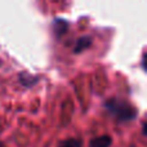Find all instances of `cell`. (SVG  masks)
Wrapping results in <instances>:
<instances>
[{"label":"cell","instance_id":"cell-1","mask_svg":"<svg viewBox=\"0 0 147 147\" xmlns=\"http://www.w3.org/2000/svg\"><path fill=\"white\" fill-rule=\"evenodd\" d=\"M106 111L116 120L117 123H127L132 121L137 117L138 111L129 103L128 101L121 98H110L105 102Z\"/></svg>","mask_w":147,"mask_h":147},{"label":"cell","instance_id":"cell-2","mask_svg":"<svg viewBox=\"0 0 147 147\" xmlns=\"http://www.w3.org/2000/svg\"><path fill=\"white\" fill-rule=\"evenodd\" d=\"M92 45V38L90 36H80L75 43V48H74V53L79 54L81 52H84L85 49H88Z\"/></svg>","mask_w":147,"mask_h":147},{"label":"cell","instance_id":"cell-3","mask_svg":"<svg viewBox=\"0 0 147 147\" xmlns=\"http://www.w3.org/2000/svg\"><path fill=\"white\" fill-rule=\"evenodd\" d=\"M67 27H69V23H67L65 20L57 18V20L53 21V32H54V35H56L57 39H59L65 32H66Z\"/></svg>","mask_w":147,"mask_h":147},{"label":"cell","instance_id":"cell-4","mask_svg":"<svg viewBox=\"0 0 147 147\" xmlns=\"http://www.w3.org/2000/svg\"><path fill=\"white\" fill-rule=\"evenodd\" d=\"M112 143V138L110 136H99L89 142V147H110Z\"/></svg>","mask_w":147,"mask_h":147},{"label":"cell","instance_id":"cell-5","mask_svg":"<svg viewBox=\"0 0 147 147\" xmlns=\"http://www.w3.org/2000/svg\"><path fill=\"white\" fill-rule=\"evenodd\" d=\"M18 76H20L18 78L20 79V83L23 86H26V88H31V86H34L39 81V76H32L27 72H20Z\"/></svg>","mask_w":147,"mask_h":147},{"label":"cell","instance_id":"cell-6","mask_svg":"<svg viewBox=\"0 0 147 147\" xmlns=\"http://www.w3.org/2000/svg\"><path fill=\"white\" fill-rule=\"evenodd\" d=\"M59 147H81V142L76 138H69L59 143Z\"/></svg>","mask_w":147,"mask_h":147},{"label":"cell","instance_id":"cell-7","mask_svg":"<svg viewBox=\"0 0 147 147\" xmlns=\"http://www.w3.org/2000/svg\"><path fill=\"white\" fill-rule=\"evenodd\" d=\"M0 147H5V146H4V145H3V143H1V142H0Z\"/></svg>","mask_w":147,"mask_h":147}]
</instances>
